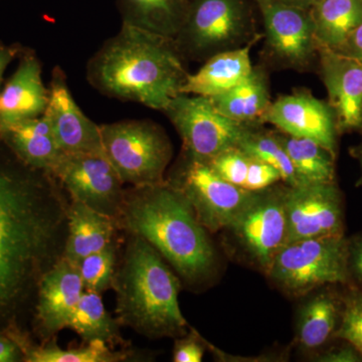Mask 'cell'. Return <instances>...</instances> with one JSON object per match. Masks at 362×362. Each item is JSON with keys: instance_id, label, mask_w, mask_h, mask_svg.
<instances>
[{"instance_id": "obj_19", "label": "cell", "mask_w": 362, "mask_h": 362, "mask_svg": "<svg viewBox=\"0 0 362 362\" xmlns=\"http://www.w3.org/2000/svg\"><path fill=\"white\" fill-rule=\"evenodd\" d=\"M334 286L315 290L299 309L295 339L304 351L321 349L337 335L341 321L343 295Z\"/></svg>"}, {"instance_id": "obj_15", "label": "cell", "mask_w": 362, "mask_h": 362, "mask_svg": "<svg viewBox=\"0 0 362 362\" xmlns=\"http://www.w3.org/2000/svg\"><path fill=\"white\" fill-rule=\"evenodd\" d=\"M45 115L65 154L104 152L100 125L85 115L71 95L65 71L54 66Z\"/></svg>"}, {"instance_id": "obj_20", "label": "cell", "mask_w": 362, "mask_h": 362, "mask_svg": "<svg viewBox=\"0 0 362 362\" xmlns=\"http://www.w3.org/2000/svg\"><path fill=\"white\" fill-rule=\"evenodd\" d=\"M252 42L254 40L207 59L197 73L187 76L181 94L213 98L246 80L254 70L250 54Z\"/></svg>"}, {"instance_id": "obj_39", "label": "cell", "mask_w": 362, "mask_h": 362, "mask_svg": "<svg viewBox=\"0 0 362 362\" xmlns=\"http://www.w3.org/2000/svg\"><path fill=\"white\" fill-rule=\"evenodd\" d=\"M258 1L274 2V4H285V6L300 7V8L311 9L319 0H258Z\"/></svg>"}, {"instance_id": "obj_17", "label": "cell", "mask_w": 362, "mask_h": 362, "mask_svg": "<svg viewBox=\"0 0 362 362\" xmlns=\"http://www.w3.org/2000/svg\"><path fill=\"white\" fill-rule=\"evenodd\" d=\"M13 75L0 90V136L18 124L44 115L49 90L42 81V66L32 49H23Z\"/></svg>"}, {"instance_id": "obj_5", "label": "cell", "mask_w": 362, "mask_h": 362, "mask_svg": "<svg viewBox=\"0 0 362 362\" xmlns=\"http://www.w3.org/2000/svg\"><path fill=\"white\" fill-rule=\"evenodd\" d=\"M100 128L105 156L124 185L149 187L166 180L173 148L160 125L150 120H124Z\"/></svg>"}, {"instance_id": "obj_6", "label": "cell", "mask_w": 362, "mask_h": 362, "mask_svg": "<svg viewBox=\"0 0 362 362\" xmlns=\"http://www.w3.org/2000/svg\"><path fill=\"white\" fill-rule=\"evenodd\" d=\"M267 277L293 297L307 296L324 286L349 285L347 239L324 237L284 245Z\"/></svg>"}, {"instance_id": "obj_1", "label": "cell", "mask_w": 362, "mask_h": 362, "mask_svg": "<svg viewBox=\"0 0 362 362\" xmlns=\"http://www.w3.org/2000/svg\"><path fill=\"white\" fill-rule=\"evenodd\" d=\"M69 202L52 173L25 165L0 139V315L64 256Z\"/></svg>"}, {"instance_id": "obj_28", "label": "cell", "mask_w": 362, "mask_h": 362, "mask_svg": "<svg viewBox=\"0 0 362 362\" xmlns=\"http://www.w3.org/2000/svg\"><path fill=\"white\" fill-rule=\"evenodd\" d=\"M301 185L335 182V156L307 138L277 134Z\"/></svg>"}, {"instance_id": "obj_9", "label": "cell", "mask_w": 362, "mask_h": 362, "mask_svg": "<svg viewBox=\"0 0 362 362\" xmlns=\"http://www.w3.org/2000/svg\"><path fill=\"white\" fill-rule=\"evenodd\" d=\"M163 113L180 134L185 154L204 162L238 146L250 127L221 114L211 98L197 95H177Z\"/></svg>"}, {"instance_id": "obj_14", "label": "cell", "mask_w": 362, "mask_h": 362, "mask_svg": "<svg viewBox=\"0 0 362 362\" xmlns=\"http://www.w3.org/2000/svg\"><path fill=\"white\" fill-rule=\"evenodd\" d=\"M261 122L272 124L285 134L313 140L337 157L334 112L329 104L307 90L279 97L272 102Z\"/></svg>"}, {"instance_id": "obj_24", "label": "cell", "mask_w": 362, "mask_h": 362, "mask_svg": "<svg viewBox=\"0 0 362 362\" xmlns=\"http://www.w3.org/2000/svg\"><path fill=\"white\" fill-rule=\"evenodd\" d=\"M122 23L175 40L188 11L187 0H119Z\"/></svg>"}, {"instance_id": "obj_31", "label": "cell", "mask_w": 362, "mask_h": 362, "mask_svg": "<svg viewBox=\"0 0 362 362\" xmlns=\"http://www.w3.org/2000/svg\"><path fill=\"white\" fill-rule=\"evenodd\" d=\"M349 286L343 294L341 321L335 338L354 345L362 356V290Z\"/></svg>"}, {"instance_id": "obj_22", "label": "cell", "mask_w": 362, "mask_h": 362, "mask_svg": "<svg viewBox=\"0 0 362 362\" xmlns=\"http://www.w3.org/2000/svg\"><path fill=\"white\" fill-rule=\"evenodd\" d=\"M0 139L25 165L45 173H52L64 154L45 114L14 126Z\"/></svg>"}, {"instance_id": "obj_13", "label": "cell", "mask_w": 362, "mask_h": 362, "mask_svg": "<svg viewBox=\"0 0 362 362\" xmlns=\"http://www.w3.org/2000/svg\"><path fill=\"white\" fill-rule=\"evenodd\" d=\"M258 2L271 56L288 68L300 70L309 66L318 52L310 9Z\"/></svg>"}, {"instance_id": "obj_21", "label": "cell", "mask_w": 362, "mask_h": 362, "mask_svg": "<svg viewBox=\"0 0 362 362\" xmlns=\"http://www.w3.org/2000/svg\"><path fill=\"white\" fill-rule=\"evenodd\" d=\"M118 223L82 202L70 199L68 206V235L64 257L73 263L105 249L116 240Z\"/></svg>"}, {"instance_id": "obj_3", "label": "cell", "mask_w": 362, "mask_h": 362, "mask_svg": "<svg viewBox=\"0 0 362 362\" xmlns=\"http://www.w3.org/2000/svg\"><path fill=\"white\" fill-rule=\"evenodd\" d=\"M118 226L146 240L188 284L201 285L216 270L218 259L209 230L168 180L125 189Z\"/></svg>"}, {"instance_id": "obj_16", "label": "cell", "mask_w": 362, "mask_h": 362, "mask_svg": "<svg viewBox=\"0 0 362 362\" xmlns=\"http://www.w3.org/2000/svg\"><path fill=\"white\" fill-rule=\"evenodd\" d=\"M84 292L78 265L66 257L42 276L37 285V320L45 340L54 339L66 328Z\"/></svg>"}, {"instance_id": "obj_32", "label": "cell", "mask_w": 362, "mask_h": 362, "mask_svg": "<svg viewBox=\"0 0 362 362\" xmlns=\"http://www.w3.org/2000/svg\"><path fill=\"white\" fill-rule=\"evenodd\" d=\"M252 160V156L235 146L223 150L206 163L223 180L244 189Z\"/></svg>"}, {"instance_id": "obj_30", "label": "cell", "mask_w": 362, "mask_h": 362, "mask_svg": "<svg viewBox=\"0 0 362 362\" xmlns=\"http://www.w3.org/2000/svg\"><path fill=\"white\" fill-rule=\"evenodd\" d=\"M117 244L113 240L101 251L90 254L78 263L85 291L103 293L113 287L117 267Z\"/></svg>"}, {"instance_id": "obj_40", "label": "cell", "mask_w": 362, "mask_h": 362, "mask_svg": "<svg viewBox=\"0 0 362 362\" xmlns=\"http://www.w3.org/2000/svg\"><path fill=\"white\" fill-rule=\"evenodd\" d=\"M356 187H362V175H361V177L358 178V180H357Z\"/></svg>"}, {"instance_id": "obj_29", "label": "cell", "mask_w": 362, "mask_h": 362, "mask_svg": "<svg viewBox=\"0 0 362 362\" xmlns=\"http://www.w3.org/2000/svg\"><path fill=\"white\" fill-rule=\"evenodd\" d=\"M238 147L250 156L265 162L280 173L283 182L288 187L301 185L287 152L274 133L263 132L247 128Z\"/></svg>"}, {"instance_id": "obj_26", "label": "cell", "mask_w": 362, "mask_h": 362, "mask_svg": "<svg viewBox=\"0 0 362 362\" xmlns=\"http://www.w3.org/2000/svg\"><path fill=\"white\" fill-rule=\"evenodd\" d=\"M11 337L18 343L23 359L28 362H118L129 358L127 352L115 351L101 340L85 342L78 347L62 349L54 340H47L42 345H32L18 333H13Z\"/></svg>"}, {"instance_id": "obj_34", "label": "cell", "mask_w": 362, "mask_h": 362, "mask_svg": "<svg viewBox=\"0 0 362 362\" xmlns=\"http://www.w3.org/2000/svg\"><path fill=\"white\" fill-rule=\"evenodd\" d=\"M349 285L362 290V233L347 239Z\"/></svg>"}, {"instance_id": "obj_4", "label": "cell", "mask_w": 362, "mask_h": 362, "mask_svg": "<svg viewBox=\"0 0 362 362\" xmlns=\"http://www.w3.org/2000/svg\"><path fill=\"white\" fill-rule=\"evenodd\" d=\"M128 235L112 287L117 320L149 338L183 337L190 326L178 301L180 279L146 240Z\"/></svg>"}, {"instance_id": "obj_10", "label": "cell", "mask_w": 362, "mask_h": 362, "mask_svg": "<svg viewBox=\"0 0 362 362\" xmlns=\"http://www.w3.org/2000/svg\"><path fill=\"white\" fill-rule=\"evenodd\" d=\"M283 187H269L254 199L225 230L255 268L268 275L276 255L286 242Z\"/></svg>"}, {"instance_id": "obj_35", "label": "cell", "mask_w": 362, "mask_h": 362, "mask_svg": "<svg viewBox=\"0 0 362 362\" xmlns=\"http://www.w3.org/2000/svg\"><path fill=\"white\" fill-rule=\"evenodd\" d=\"M340 345L330 347L325 351L320 352L315 357L316 361L321 362H361L362 356L358 350L350 344V343L342 340Z\"/></svg>"}, {"instance_id": "obj_2", "label": "cell", "mask_w": 362, "mask_h": 362, "mask_svg": "<svg viewBox=\"0 0 362 362\" xmlns=\"http://www.w3.org/2000/svg\"><path fill=\"white\" fill-rule=\"evenodd\" d=\"M175 40L122 23L87 64L88 83L104 96L165 111L189 75Z\"/></svg>"}, {"instance_id": "obj_11", "label": "cell", "mask_w": 362, "mask_h": 362, "mask_svg": "<svg viewBox=\"0 0 362 362\" xmlns=\"http://www.w3.org/2000/svg\"><path fill=\"white\" fill-rule=\"evenodd\" d=\"M52 175L70 199L82 202L118 223L125 188L111 162L101 153L63 154Z\"/></svg>"}, {"instance_id": "obj_27", "label": "cell", "mask_w": 362, "mask_h": 362, "mask_svg": "<svg viewBox=\"0 0 362 362\" xmlns=\"http://www.w3.org/2000/svg\"><path fill=\"white\" fill-rule=\"evenodd\" d=\"M120 323L105 308L101 294L85 291L71 314L66 328L75 331L85 342L101 340L110 345H125Z\"/></svg>"}, {"instance_id": "obj_8", "label": "cell", "mask_w": 362, "mask_h": 362, "mask_svg": "<svg viewBox=\"0 0 362 362\" xmlns=\"http://www.w3.org/2000/svg\"><path fill=\"white\" fill-rule=\"evenodd\" d=\"M168 181L187 199L209 233L225 230L258 192L235 187L216 175L206 162L185 153Z\"/></svg>"}, {"instance_id": "obj_25", "label": "cell", "mask_w": 362, "mask_h": 362, "mask_svg": "<svg viewBox=\"0 0 362 362\" xmlns=\"http://www.w3.org/2000/svg\"><path fill=\"white\" fill-rule=\"evenodd\" d=\"M211 100L221 114L245 125L261 122L272 103L266 76L256 69L239 85Z\"/></svg>"}, {"instance_id": "obj_37", "label": "cell", "mask_w": 362, "mask_h": 362, "mask_svg": "<svg viewBox=\"0 0 362 362\" xmlns=\"http://www.w3.org/2000/svg\"><path fill=\"white\" fill-rule=\"evenodd\" d=\"M23 49L25 47L18 44L6 45L0 42V90L7 66L11 65L14 59L20 57Z\"/></svg>"}, {"instance_id": "obj_12", "label": "cell", "mask_w": 362, "mask_h": 362, "mask_svg": "<svg viewBox=\"0 0 362 362\" xmlns=\"http://www.w3.org/2000/svg\"><path fill=\"white\" fill-rule=\"evenodd\" d=\"M283 199L287 226L285 245L344 235V199L337 182L285 185Z\"/></svg>"}, {"instance_id": "obj_38", "label": "cell", "mask_w": 362, "mask_h": 362, "mask_svg": "<svg viewBox=\"0 0 362 362\" xmlns=\"http://www.w3.org/2000/svg\"><path fill=\"white\" fill-rule=\"evenodd\" d=\"M23 352L13 338L0 334V362L18 361Z\"/></svg>"}, {"instance_id": "obj_36", "label": "cell", "mask_w": 362, "mask_h": 362, "mask_svg": "<svg viewBox=\"0 0 362 362\" xmlns=\"http://www.w3.org/2000/svg\"><path fill=\"white\" fill-rule=\"evenodd\" d=\"M337 52L356 59L362 65V23L350 35L341 49Z\"/></svg>"}, {"instance_id": "obj_18", "label": "cell", "mask_w": 362, "mask_h": 362, "mask_svg": "<svg viewBox=\"0 0 362 362\" xmlns=\"http://www.w3.org/2000/svg\"><path fill=\"white\" fill-rule=\"evenodd\" d=\"M321 75L337 130L362 127V65L342 52L318 47Z\"/></svg>"}, {"instance_id": "obj_7", "label": "cell", "mask_w": 362, "mask_h": 362, "mask_svg": "<svg viewBox=\"0 0 362 362\" xmlns=\"http://www.w3.org/2000/svg\"><path fill=\"white\" fill-rule=\"evenodd\" d=\"M251 30L246 0H194L175 42L185 58L207 59L242 47Z\"/></svg>"}, {"instance_id": "obj_41", "label": "cell", "mask_w": 362, "mask_h": 362, "mask_svg": "<svg viewBox=\"0 0 362 362\" xmlns=\"http://www.w3.org/2000/svg\"><path fill=\"white\" fill-rule=\"evenodd\" d=\"M359 156H361V164H362V147H361V154H359Z\"/></svg>"}, {"instance_id": "obj_23", "label": "cell", "mask_w": 362, "mask_h": 362, "mask_svg": "<svg viewBox=\"0 0 362 362\" xmlns=\"http://www.w3.org/2000/svg\"><path fill=\"white\" fill-rule=\"evenodd\" d=\"M310 13L317 47L339 51L362 23V0H319Z\"/></svg>"}, {"instance_id": "obj_33", "label": "cell", "mask_w": 362, "mask_h": 362, "mask_svg": "<svg viewBox=\"0 0 362 362\" xmlns=\"http://www.w3.org/2000/svg\"><path fill=\"white\" fill-rule=\"evenodd\" d=\"M207 349V341L199 332L189 327L183 337L175 338L173 361L175 362H202Z\"/></svg>"}]
</instances>
